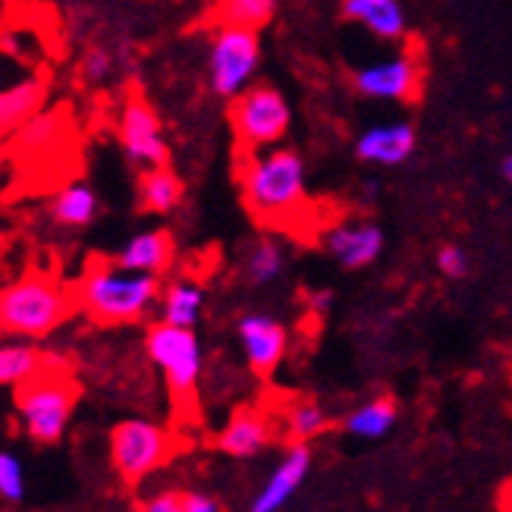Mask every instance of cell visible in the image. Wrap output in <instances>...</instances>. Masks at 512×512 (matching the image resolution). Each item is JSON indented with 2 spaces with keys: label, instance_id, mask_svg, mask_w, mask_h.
<instances>
[{
  "label": "cell",
  "instance_id": "obj_1",
  "mask_svg": "<svg viewBox=\"0 0 512 512\" xmlns=\"http://www.w3.org/2000/svg\"><path fill=\"white\" fill-rule=\"evenodd\" d=\"M239 192L258 224H296L308 208V167L302 154L286 145L249 151L239 170Z\"/></svg>",
  "mask_w": 512,
  "mask_h": 512
},
{
  "label": "cell",
  "instance_id": "obj_2",
  "mask_svg": "<svg viewBox=\"0 0 512 512\" xmlns=\"http://www.w3.org/2000/svg\"><path fill=\"white\" fill-rule=\"evenodd\" d=\"M76 308L98 327H126L145 321L161 299V277L129 271L117 261H92L82 271Z\"/></svg>",
  "mask_w": 512,
  "mask_h": 512
},
{
  "label": "cell",
  "instance_id": "obj_3",
  "mask_svg": "<svg viewBox=\"0 0 512 512\" xmlns=\"http://www.w3.org/2000/svg\"><path fill=\"white\" fill-rule=\"evenodd\" d=\"M76 311V296L54 274H26L0 289V333L44 340Z\"/></svg>",
  "mask_w": 512,
  "mask_h": 512
},
{
  "label": "cell",
  "instance_id": "obj_4",
  "mask_svg": "<svg viewBox=\"0 0 512 512\" xmlns=\"http://www.w3.org/2000/svg\"><path fill=\"white\" fill-rule=\"evenodd\" d=\"M19 428L38 447H54L66 437L79 399V387L60 365H44L32 381L13 390Z\"/></svg>",
  "mask_w": 512,
  "mask_h": 512
},
{
  "label": "cell",
  "instance_id": "obj_5",
  "mask_svg": "<svg viewBox=\"0 0 512 512\" xmlns=\"http://www.w3.org/2000/svg\"><path fill=\"white\" fill-rule=\"evenodd\" d=\"M145 355L161 371L173 403L180 409L192 406L205 371V349L195 327H176L167 321L151 324L145 330Z\"/></svg>",
  "mask_w": 512,
  "mask_h": 512
},
{
  "label": "cell",
  "instance_id": "obj_6",
  "mask_svg": "<svg viewBox=\"0 0 512 512\" xmlns=\"http://www.w3.org/2000/svg\"><path fill=\"white\" fill-rule=\"evenodd\" d=\"M230 126L242 151H261L280 145L293 126V107L274 85L252 82L230 101Z\"/></svg>",
  "mask_w": 512,
  "mask_h": 512
},
{
  "label": "cell",
  "instance_id": "obj_7",
  "mask_svg": "<svg viewBox=\"0 0 512 512\" xmlns=\"http://www.w3.org/2000/svg\"><path fill=\"white\" fill-rule=\"evenodd\" d=\"M173 456V437L151 418H123L110 431V465L123 484H142Z\"/></svg>",
  "mask_w": 512,
  "mask_h": 512
},
{
  "label": "cell",
  "instance_id": "obj_8",
  "mask_svg": "<svg viewBox=\"0 0 512 512\" xmlns=\"http://www.w3.org/2000/svg\"><path fill=\"white\" fill-rule=\"evenodd\" d=\"M261 66V38L255 29L220 22L208 44V88L224 101H233L239 92L255 82Z\"/></svg>",
  "mask_w": 512,
  "mask_h": 512
},
{
  "label": "cell",
  "instance_id": "obj_9",
  "mask_svg": "<svg viewBox=\"0 0 512 512\" xmlns=\"http://www.w3.org/2000/svg\"><path fill=\"white\" fill-rule=\"evenodd\" d=\"M421 82H425V66H421L418 51L403 48L390 57H381L374 63H365L355 70L352 85L355 92L368 101H390V104H409L421 95Z\"/></svg>",
  "mask_w": 512,
  "mask_h": 512
},
{
  "label": "cell",
  "instance_id": "obj_10",
  "mask_svg": "<svg viewBox=\"0 0 512 512\" xmlns=\"http://www.w3.org/2000/svg\"><path fill=\"white\" fill-rule=\"evenodd\" d=\"M117 142L126 161L139 170L164 167L170 161V145L164 136V123L145 98H129L117 117Z\"/></svg>",
  "mask_w": 512,
  "mask_h": 512
},
{
  "label": "cell",
  "instance_id": "obj_11",
  "mask_svg": "<svg viewBox=\"0 0 512 512\" xmlns=\"http://www.w3.org/2000/svg\"><path fill=\"white\" fill-rule=\"evenodd\" d=\"M236 340L249 371L258 377H271L289 352V330L267 311H246L236 321Z\"/></svg>",
  "mask_w": 512,
  "mask_h": 512
},
{
  "label": "cell",
  "instance_id": "obj_12",
  "mask_svg": "<svg viewBox=\"0 0 512 512\" xmlns=\"http://www.w3.org/2000/svg\"><path fill=\"white\" fill-rule=\"evenodd\" d=\"M324 252L346 271H365L384 255V230L371 220H337L321 236Z\"/></svg>",
  "mask_w": 512,
  "mask_h": 512
},
{
  "label": "cell",
  "instance_id": "obj_13",
  "mask_svg": "<svg viewBox=\"0 0 512 512\" xmlns=\"http://www.w3.org/2000/svg\"><path fill=\"white\" fill-rule=\"evenodd\" d=\"M311 462H315V456H311V447L308 443H289V447L283 450L280 462L271 469V475L264 478L261 491L252 497V512H277L283 509L289 500H293L302 484L308 481L311 475Z\"/></svg>",
  "mask_w": 512,
  "mask_h": 512
},
{
  "label": "cell",
  "instance_id": "obj_14",
  "mask_svg": "<svg viewBox=\"0 0 512 512\" xmlns=\"http://www.w3.org/2000/svg\"><path fill=\"white\" fill-rule=\"evenodd\" d=\"M415 145H418V132L409 120H387L359 132V139H355V158L371 167H399L412 158Z\"/></svg>",
  "mask_w": 512,
  "mask_h": 512
},
{
  "label": "cell",
  "instance_id": "obj_15",
  "mask_svg": "<svg viewBox=\"0 0 512 512\" xmlns=\"http://www.w3.org/2000/svg\"><path fill=\"white\" fill-rule=\"evenodd\" d=\"M274 443V421L258 409H239L217 434V450L230 459H255Z\"/></svg>",
  "mask_w": 512,
  "mask_h": 512
},
{
  "label": "cell",
  "instance_id": "obj_16",
  "mask_svg": "<svg viewBox=\"0 0 512 512\" xmlns=\"http://www.w3.org/2000/svg\"><path fill=\"white\" fill-rule=\"evenodd\" d=\"M343 16L387 44L409 35V19L399 0H343Z\"/></svg>",
  "mask_w": 512,
  "mask_h": 512
},
{
  "label": "cell",
  "instance_id": "obj_17",
  "mask_svg": "<svg viewBox=\"0 0 512 512\" xmlns=\"http://www.w3.org/2000/svg\"><path fill=\"white\" fill-rule=\"evenodd\" d=\"M173 258H176V242H173L167 227H158V230H145V233L132 236L126 246L117 252L114 261L129 267V271L164 277L173 267Z\"/></svg>",
  "mask_w": 512,
  "mask_h": 512
},
{
  "label": "cell",
  "instance_id": "obj_18",
  "mask_svg": "<svg viewBox=\"0 0 512 512\" xmlns=\"http://www.w3.org/2000/svg\"><path fill=\"white\" fill-rule=\"evenodd\" d=\"M205 302H208V293L202 283L192 277H176L167 286H161L158 315L161 321L176 324V327H198V321L205 315Z\"/></svg>",
  "mask_w": 512,
  "mask_h": 512
},
{
  "label": "cell",
  "instance_id": "obj_19",
  "mask_svg": "<svg viewBox=\"0 0 512 512\" xmlns=\"http://www.w3.org/2000/svg\"><path fill=\"white\" fill-rule=\"evenodd\" d=\"M136 198H139V211L154 214V217H167L176 208L183 205L186 198V186L180 180V173L164 167H148L139 176V186H136Z\"/></svg>",
  "mask_w": 512,
  "mask_h": 512
},
{
  "label": "cell",
  "instance_id": "obj_20",
  "mask_svg": "<svg viewBox=\"0 0 512 512\" xmlns=\"http://www.w3.org/2000/svg\"><path fill=\"white\" fill-rule=\"evenodd\" d=\"M51 359L38 349L35 340H22V337H7L0 333V387H22L26 381L48 365Z\"/></svg>",
  "mask_w": 512,
  "mask_h": 512
},
{
  "label": "cell",
  "instance_id": "obj_21",
  "mask_svg": "<svg viewBox=\"0 0 512 512\" xmlns=\"http://www.w3.org/2000/svg\"><path fill=\"white\" fill-rule=\"evenodd\" d=\"M44 98H48V85L35 76L0 88V139L16 132L32 114H38Z\"/></svg>",
  "mask_w": 512,
  "mask_h": 512
},
{
  "label": "cell",
  "instance_id": "obj_22",
  "mask_svg": "<svg viewBox=\"0 0 512 512\" xmlns=\"http://www.w3.org/2000/svg\"><path fill=\"white\" fill-rule=\"evenodd\" d=\"M98 214H101V198L88 183L73 180L51 198V217L60 227H70V230L92 227Z\"/></svg>",
  "mask_w": 512,
  "mask_h": 512
},
{
  "label": "cell",
  "instance_id": "obj_23",
  "mask_svg": "<svg viewBox=\"0 0 512 512\" xmlns=\"http://www.w3.org/2000/svg\"><path fill=\"white\" fill-rule=\"evenodd\" d=\"M399 421V406L393 396H374L355 406L343 418V431L355 440H384Z\"/></svg>",
  "mask_w": 512,
  "mask_h": 512
},
{
  "label": "cell",
  "instance_id": "obj_24",
  "mask_svg": "<svg viewBox=\"0 0 512 512\" xmlns=\"http://www.w3.org/2000/svg\"><path fill=\"white\" fill-rule=\"evenodd\" d=\"M289 267V252L277 236H258L242 258V277L252 286L277 283Z\"/></svg>",
  "mask_w": 512,
  "mask_h": 512
},
{
  "label": "cell",
  "instance_id": "obj_25",
  "mask_svg": "<svg viewBox=\"0 0 512 512\" xmlns=\"http://www.w3.org/2000/svg\"><path fill=\"white\" fill-rule=\"evenodd\" d=\"M330 425H333V418H330L327 406L311 396H296L283 406V434L289 437V443L318 440L321 434L330 431Z\"/></svg>",
  "mask_w": 512,
  "mask_h": 512
},
{
  "label": "cell",
  "instance_id": "obj_26",
  "mask_svg": "<svg viewBox=\"0 0 512 512\" xmlns=\"http://www.w3.org/2000/svg\"><path fill=\"white\" fill-rule=\"evenodd\" d=\"M277 4L280 0H217V22H230V26H246L258 32L274 22Z\"/></svg>",
  "mask_w": 512,
  "mask_h": 512
},
{
  "label": "cell",
  "instance_id": "obj_27",
  "mask_svg": "<svg viewBox=\"0 0 512 512\" xmlns=\"http://www.w3.org/2000/svg\"><path fill=\"white\" fill-rule=\"evenodd\" d=\"M26 491V465H22V459L13 450H0V500L19 506L26 500Z\"/></svg>",
  "mask_w": 512,
  "mask_h": 512
},
{
  "label": "cell",
  "instance_id": "obj_28",
  "mask_svg": "<svg viewBox=\"0 0 512 512\" xmlns=\"http://www.w3.org/2000/svg\"><path fill=\"white\" fill-rule=\"evenodd\" d=\"M57 129H60L57 114H44V110H38V114H32L26 123L16 129V139H19L22 148H44V145L54 142Z\"/></svg>",
  "mask_w": 512,
  "mask_h": 512
},
{
  "label": "cell",
  "instance_id": "obj_29",
  "mask_svg": "<svg viewBox=\"0 0 512 512\" xmlns=\"http://www.w3.org/2000/svg\"><path fill=\"white\" fill-rule=\"evenodd\" d=\"M79 76L88 85H104L114 76V54L107 48H88L79 60Z\"/></svg>",
  "mask_w": 512,
  "mask_h": 512
},
{
  "label": "cell",
  "instance_id": "obj_30",
  "mask_svg": "<svg viewBox=\"0 0 512 512\" xmlns=\"http://www.w3.org/2000/svg\"><path fill=\"white\" fill-rule=\"evenodd\" d=\"M469 267H472V261H469V252H465L462 246H453V242H450V246H443L437 252V271L443 277L459 280V277L469 274Z\"/></svg>",
  "mask_w": 512,
  "mask_h": 512
},
{
  "label": "cell",
  "instance_id": "obj_31",
  "mask_svg": "<svg viewBox=\"0 0 512 512\" xmlns=\"http://www.w3.org/2000/svg\"><path fill=\"white\" fill-rule=\"evenodd\" d=\"M142 512H183V491H154L139 500Z\"/></svg>",
  "mask_w": 512,
  "mask_h": 512
},
{
  "label": "cell",
  "instance_id": "obj_32",
  "mask_svg": "<svg viewBox=\"0 0 512 512\" xmlns=\"http://www.w3.org/2000/svg\"><path fill=\"white\" fill-rule=\"evenodd\" d=\"M220 509H224L220 500L205 494V491H186L183 494V512H220Z\"/></svg>",
  "mask_w": 512,
  "mask_h": 512
},
{
  "label": "cell",
  "instance_id": "obj_33",
  "mask_svg": "<svg viewBox=\"0 0 512 512\" xmlns=\"http://www.w3.org/2000/svg\"><path fill=\"white\" fill-rule=\"evenodd\" d=\"M333 289H311V293H305V305H308V311L311 315H318V318H324L327 311L333 308Z\"/></svg>",
  "mask_w": 512,
  "mask_h": 512
},
{
  "label": "cell",
  "instance_id": "obj_34",
  "mask_svg": "<svg viewBox=\"0 0 512 512\" xmlns=\"http://www.w3.org/2000/svg\"><path fill=\"white\" fill-rule=\"evenodd\" d=\"M500 173H503V180H506V183L512 186V151H509L506 158L500 161Z\"/></svg>",
  "mask_w": 512,
  "mask_h": 512
}]
</instances>
